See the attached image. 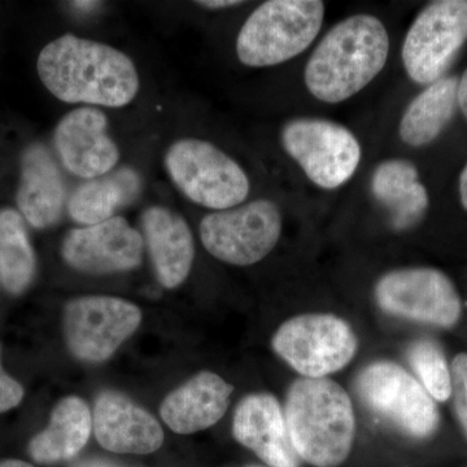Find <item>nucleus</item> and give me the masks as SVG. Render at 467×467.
Here are the masks:
<instances>
[{"label": "nucleus", "mask_w": 467, "mask_h": 467, "mask_svg": "<svg viewBox=\"0 0 467 467\" xmlns=\"http://www.w3.org/2000/svg\"><path fill=\"white\" fill-rule=\"evenodd\" d=\"M0 285H2V281H0Z\"/></svg>", "instance_id": "obj_35"}, {"label": "nucleus", "mask_w": 467, "mask_h": 467, "mask_svg": "<svg viewBox=\"0 0 467 467\" xmlns=\"http://www.w3.org/2000/svg\"><path fill=\"white\" fill-rule=\"evenodd\" d=\"M73 467H129L125 465H119V463L112 462V461L103 459H90L81 461Z\"/></svg>", "instance_id": "obj_30"}, {"label": "nucleus", "mask_w": 467, "mask_h": 467, "mask_svg": "<svg viewBox=\"0 0 467 467\" xmlns=\"http://www.w3.org/2000/svg\"><path fill=\"white\" fill-rule=\"evenodd\" d=\"M142 227L160 284L167 288L182 285L195 257L189 223L171 209L155 205L143 212Z\"/></svg>", "instance_id": "obj_19"}, {"label": "nucleus", "mask_w": 467, "mask_h": 467, "mask_svg": "<svg viewBox=\"0 0 467 467\" xmlns=\"http://www.w3.org/2000/svg\"><path fill=\"white\" fill-rule=\"evenodd\" d=\"M362 402L413 438H429L439 426L435 400L416 378L392 361L362 368L356 379Z\"/></svg>", "instance_id": "obj_10"}, {"label": "nucleus", "mask_w": 467, "mask_h": 467, "mask_svg": "<svg viewBox=\"0 0 467 467\" xmlns=\"http://www.w3.org/2000/svg\"><path fill=\"white\" fill-rule=\"evenodd\" d=\"M54 144L69 173L94 180L110 173L119 161V150L109 134V119L97 107H79L58 121Z\"/></svg>", "instance_id": "obj_14"}, {"label": "nucleus", "mask_w": 467, "mask_h": 467, "mask_svg": "<svg viewBox=\"0 0 467 467\" xmlns=\"http://www.w3.org/2000/svg\"><path fill=\"white\" fill-rule=\"evenodd\" d=\"M36 272V252L23 214L14 208L0 209V281L12 295L32 285Z\"/></svg>", "instance_id": "obj_24"}, {"label": "nucleus", "mask_w": 467, "mask_h": 467, "mask_svg": "<svg viewBox=\"0 0 467 467\" xmlns=\"http://www.w3.org/2000/svg\"><path fill=\"white\" fill-rule=\"evenodd\" d=\"M0 467H34V466L30 465V463L26 462V461L5 460V461H0Z\"/></svg>", "instance_id": "obj_32"}, {"label": "nucleus", "mask_w": 467, "mask_h": 467, "mask_svg": "<svg viewBox=\"0 0 467 467\" xmlns=\"http://www.w3.org/2000/svg\"><path fill=\"white\" fill-rule=\"evenodd\" d=\"M272 346L301 377L318 379L346 368L358 353V340L337 316L310 313L285 321Z\"/></svg>", "instance_id": "obj_7"}, {"label": "nucleus", "mask_w": 467, "mask_h": 467, "mask_svg": "<svg viewBox=\"0 0 467 467\" xmlns=\"http://www.w3.org/2000/svg\"><path fill=\"white\" fill-rule=\"evenodd\" d=\"M92 429L101 447L115 453L150 454L164 442L161 426L149 411L112 391L98 396Z\"/></svg>", "instance_id": "obj_16"}, {"label": "nucleus", "mask_w": 467, "mask_h": 467, "mask_svg": "<svg viewBox=\"0 0 467 467\" xmlns=\"http://www.w3.org/2000/svg\"><path fill=\"white\" fill-rule=\"evenodd\" d=\"M319 0H269L243 24L236 55L245 67L279 66L296 57L317 38L324 24Z\"/></svg>", "instance_id": "obj_4"}, {"label": "nucleus", "mask_w": 467, "mask_h": 467, "mask_svg": "<svg viewBox=\"0 0 467 467\" xmlns=\"http://www.w3.org/2000/svg\"><path fill=\"white\" fill-rule=\"evenodd\" d=\"M285 418L297 456L316 467L342 465L352 450L356 418L348 393L328 378H299L285 396Z\"/></svg>", "instance_id": "obj_3"}, {"label": "nucleus", "mask_w": 467, "mask_h": 467, "mask_svg": "<svg viewBox=\"0 0 467 467\" xmlns=\"http://www.w3.org/2000/svg\"><path fill=\"white\" fill-rule=\"evenodd\" d=\"M90 409L76 396L63 399L52 410L50 423L29 442V453L39 463H57L76 457L90 439Z\"/></svg>", "instance_id": "obj_23"}, {"label": "nucleus", "mask_w": 467, "mask_h": 467, "mask_svg": "<svg viewBox=\"0 0 467 467\" xmlns=\"http://www.w3.org/2000/svg\"><path fill=\"white\" fill-rule=\"evenodd\" d=\"M234 391L232 384L212 371H201L169 393L160 414L169 429L189 435L216 425L225 416Z\"/></svg>", "instance_id": "obj_18"}, {"label": "nucleus", "mask_w": 467, "mask_h": 467, "mask_svg": "<svg viewBox=\"0 0 467 467\" xmlns=\"http://www.w3.org/2000/svg\"><path fill=\"white\" fill-rule=\"evenodd\" d=\"M248 467H259V466H248Z\"/></svg>", "instance_id": "obj_34"}, {"label": "nucleus", "mask_w": 467, "mask_h": 467, "mask_svg": "<svg viewBox=\"0 0 467 467\" xmlns=\"http://www.w3.org/2000/svg\"><path fill=\"white\" fill-rule=\"evenodd\" d=\"M467 42V0L430 3L409 27L402 43L405 72L418 85L447 75Z\"/></svg>", "instance_id": "obj_9"}, {"label": "nucleus", "mask_w": 467, "mask_h": 467, "mask_svg": "<svg viewBox=\"0 0 467 467\" xmlns=\"http://www.w3.org/2000/svg\"><path fill=\"white\" fill-rule=\"evenodd\" d=\"M281 209L269 199L245 202L202 218L205 250L230 265L248 266L265 259L282 235Z\"/></svg>", "instance_id": "obj_8"}, {"label": "nucleus", "mask_w": 467, "mask_h": 467, "mask_svg": "<svg viewBox=\"0 0 467 467\" xmlns=\"http://www.w3.org/2000/svg\"><path fill=\"white\" fill-rule=\"evenodd\" d=\"M16 201L24 220L36 229L54 226L63 214L66 181L54 156L41 143L24 150Z\"/></svg>", "instance_id": "obj_17"}, {"label": "nucleus", "mask_w": 467, "mask_h": 467, "mask_svg": "<svg viewBox=\"0 0 467 467\" xmlns=\"http://www.w3.org/2000/svg\"><path fill=\"white\" fill-rule=\"evenodd\" d=\"M379 308L389 315L441 327L460 321L462 304L450 276L434 267H402L378 279Z\"/></svg>", "instance_id": "obj_11"}, {"label": "nucleus", "mask_w": 467, "mask_h": 467, "mask_svg": "<svg viewBox=\"0 0 467 467\" xmlns=\"http://www.w3.org/2000/svg\"><path fill=\"white\" fill-rule=\"evenodd\" d=\"M61 254L67 265L88 275H110L140 265L143 238L124 217L77 227L64 238Z\"/></svg>", "instance_id": "obj_13"}, {"label": "nucleus", "mask_w": 467, "mask_h": 467, "mask_svg": "<svg viewBox=\"0 0 467 467\" xmlns=\"http://www.w3.org/2000/svg\"><path fill=\"white\" fill-rule=\"evenodd\" d=\"M164 162L177 189L202 207L225 211L238 207L250 195V178L244 169L208 140H175Z\"/></svg>", "instance_id": "obj_5"}, {"label": "nucleus", "mask_w": 467, "mask_h": 467, "mask_svg": "<svg viewBox=\"0 0 467 467\" xmlns=\"http://www.w3.org/2000/svg\"><path fill=\"white\" fill-rule=\"evenodd\" d=\"M459 189L461 204H462V207L467 211V162L460 174Z\"/></svg>", "instance_id": "obj_31"}, {"label": "nucleus", "mask_w": 467, "mask_h": 467, "mask_svg": "<svg viewBox=\"0 0 467 467\" xmlns=\"http://www.w3.org/2000/svg\"><path fill=\"white\" fill-rule=\"evenodd\" d=\"M407 358L429 395L436 401H447L451 396V377L441 347L434 340H417L409 346Z\"/></svg>", "instance_id": "obj_25"}, {"label": "nucleus", "mask_w": 467, "mask_h": 467, "mask_svg": "<svg viewBox=\"0 0 467 467\" xmlns=\"http://www.w3.org/2000/svg\"><path fill=\"white\" fill-rule=\"evenodd\" d=\"M281 143L310 182L324 190L339 189L348 182L361 162V144L356 135L331 119H288L282 126Z\"/></svg>", "instance_id": "obj_6"}, {"label": "nucleus", "mask_w": 467, "mask_h": 467, "mask_svg": "<svg viewBox=\"0 0 467 467\" xmlns=\"http://www.w3.org/2000/svg\"><path fill=\"white\" fill-rule=\"evenodd\" d=\"M42 84L58 100L121 109L137 98V67L112 46L64 34L43 47L36 61Z\"/></svg>", "instance_id": "obj_1"}, {"label": "nucleus", "mask_w": 467, "mask_h": 467, "mask_svg": "<svg viewBox=\"0 0 467 467\" xmlns=\"http://www.w3.org/2000/svg\"><path fill=\"white\" fill-rule=\"evenodd\" d=\"M370 192L389 213L398 232L413 229L425 218L430 198L413 162L387 159L377 165L370 178Z\"/></svg>", "instance_id": "obj_20"}, {"label": "nucleus", "mask_w": 467, "mask_h": 467, "mask_svg": "<svg viewBox=\"0 0 467 467\" xmlns=\"http://www.w3.org/2000/svg\"><path fill=\"white\" fill-rule=\"evenodd\" d=\"M142 312L130 301L84 296L69 301L64 331L70 352L82 361H106L140 327Z\"/></svg>", "instance_id": "obj_12"}, {"label": "nucleus", "mask_w": 467, "mask_h": 467, "mask_svg": "<svg viewBox=\"0 0 467 467\" xmlns=\"http://www.w3.org/2000/svg\"><path fill=\"white\" fill-rule=\"evenodd\" d=\"M142 187V178L137 171L117 169L79 184L67 202V213L77 223L97 225L115 217L117 211L137 201Z\"/></svg>", "instance_id": "obj_21"}, {"label": "nucleus", "mask_w": 467, "mask_h": 467, "mask_svg": "<svg viewBox=\"0 0 467 467\" xmlns=\"http://www.w3.org/2000/svg\"><path fill=\"white\" fill-rule=\"evenodd\" d=\"M196 5L208 9H226L238 7L243 2L238 0H205V2H196Z\"/></svg>", "instance_id": "obj_28"}, {"label": "nucleus", "mask_w": 467, "mask_h": 467, "mask_svg": "<svg viewBox=\"0 0 467 467\" xmlns=\"http://www.w3.org/2000/svg\"><path fill=\"white\" fill-rule=\"evenodd\" d=\"M100 3L98 2H73L72 7L75 9H79V11H91L97 7Z\"/></svg>", "instance_id": "obj_33"}, {"label": "nucleus", "mask_w": 467, "mask_h": 467, "mask_svg": "<svg viewBox=\"0 0 467 467\" xmlns=\"http://www.w3.org/2000/svg\"><path fill=\"white\" fill-rule=\"evenodd\" d=\"M451 395L460 425L467 436V353L454 358L451 368Z\"/></svg>", "instance_id": "obj_26"}, {"label": "nucleus", "mask_w": 467, "mask_h": 467, "mask_svg": "<svg viewBox=\"0 0 467 467\" xmlns=\"http://www.w3.org/2000/svg\"><path fill=\"white\" fill-rule=\"evenodd\" d=\"M389 54V36L382 21L353 15L326 33L306 63L304 82L316 99L342 103L377 78Z\"/></svg>", "instance_id": "obj_2"}, {"label": "nucleus", "mask_w": 467, "mask_h": 467, "mask_svg": "<svg viewBox=\"0 0 467 467\" xmlns=\"http://www.w3.org/2000/svg\"><path fill=\"white\" fill-rule=\"evenodd\" d=\"M459 77H442L408 104L399 125L402 142L414 149L434 142L459 109Z\"/></svg>", "instance_id": "obj_22"}, {"label": "nucleus", "mask_w": 467, "mask_h": 467, "mask_svg": "<svg viewBox=\"0 0 467 467\" xmlns=\"http://www.w3.org/2000/svg\"><path fill=\"white\" fill-rule=\"evenodd\" d=\"M24 389L14 378L5 373L0 361V413L11 410L21 404Z\"/></svg>", "instance_id": "obj_27"}, {"label": "nucleus", "mask_w": 467, "mask_h": 467, "mask_svg": "<svg viewBox=\"0 0 467 467\" xmlns=\"http://www.w3.org/2000/svg\"><path fill=\"white\" fill-rule=\"evenodd\" d=\"M233 434L272 467H299L285 411L270 393L245 396L234 413Z\"/></svg>", "instance_id": "obj_15"}, {"label": "nucleus", "mask_w": 467, "mask_h": 467, "mask_svg": "<svg viewBox=\"0 0 467 467\" xmlns=\"http://www.w3.org/2000/svg\"><path fill=\"white\" fill-rule=\"evenodd\" d=\"M459 109L467 119V69L460 77L459 82Z\"/></svg>", "instance_id": "obj_29"}]
</instances>
